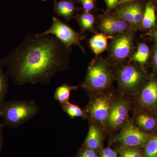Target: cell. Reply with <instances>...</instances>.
<instances>
[{
  "mask_svg": "<svg viewBox=\"0 0 157 157\" xmlns=\"http://www.w3.org/2000/svg\"><path fill=\"white\" fill-rule=\"evenodd\" d=\"M69 51L52 35L30 34L1 60L15 84H48L67 69Z\"/></svg>",
  "mask_w": 157,
  "mask_h": 157,
  "instance_id": "obj_1",
  "label": "cell"
},
{
  "mask_svg": "<svg viewBox=\"0 0 157 157\" xmlns=\"http://www.w3.org/2000/svg\"><path fill=\"white\" fill-rule=\"evenodd\" d=\"M34 100H11L0 103V116L5 126L15 128L28 122L40 111Z\"/></svg>",
  "mask_w": 157,
  "mask_h": 157,
  "instance_id": "obj_2",
  "label": "cell"
},
{
  "mask_svg": "<svg viewBox=\"0 0 157 157\" xmlns=\"http://www.w3.org/2000/svg\"><path fill=\"white\" fill-rule=\"evenodd\" d=\"M112 75L108 66L100 59H95L89 66L87 74L82 85L89 91L106 89L109 87Z\"/></svg>",
  "mask_w": 157,
  "mask_h": 157,
  "instance_id": "obj_3",
  "label": "cell"
},
{
  "mask_svg": "<svg viewBox=\"0 0 157 157\" xmlns=\"http://www.w3.org/2000/svg\"><path fill=\"white\" fill-rule=\"evenodd\" d=\"M52 25L50 28L42 33L39 34V36L52 35L67 48L70 49L72 45H78L81 49L84 50L80 44L84 37L57 17H52Z\"/></svg>",
  "mask_w": 157,
  "mask_h": 157,
  "instance_id": "obj_4",
  "label": "cell"
},
{
  "mask_svg": "<svg viewBox=\"0 0 157 157\" xmlns=\"http://www.w3.org/2000/svg\"><path fill=\"white\" fill-rule=\"evenodd\" d=\"M149 140V135L131 123L124 126L117 137L118 141L124 146L130 147L144 146Z\"/></svg>",
  "mask_w": 157,
  "mask_h": 157,
  "instance_id": "obj_5",
  "label": "cell"
},
{
  "mask_svg": "<svg viewBox=\"0 0 157 157\" xmlns=\"http://www.w3.org/2000/svg\"><path fill=\"white\" fill-rule=\"evenodd\" d=\"M111 106L109 98L103 96L91 101L85 111L93 120L103 124L107 122Z\"/></svg>",
  "mask_w": 157,
  "mask_h": 157,
  "instance_id": "obj_6",
  "label": "cell"
},
{
  "mask_svg": "<svg viewBox=\"0 0 157 157\" xmlns=\"http://www.w3.org/2000/svg\"><path fill=\"white\" fill-rule=\"evenodd\" d=\"M118 80L122 87L127 90H134L141 82L142 75L136 67L132 65L124 66L118 73Z\"/></svg>",
  "mask_w": 157,
  "mask_h": 157,
  "instance_id": "obj_7",
  "label": "cell"
},
{
  "mask_svg": "<svg viewBox=\"0 0 157 157\" xmlns=\"http://www.w3.org/2000/svg\"><path fill=\"white\" fill-rule=\"evenodd\" d=\"M133 34L124 33L116 37L112 42L110 53L116 59H124L129 56L133 47Z\"/></svg>",
  "mask_w": 157,
  "mask_h": 157,
  "instance_id": "obj_8",
  "label": "cell"
},
{
  "mask_svg": "<svg viewBox=\"0 0 157 157\" xmlns=\"http://www.w3.org/2000/svg\"><path fill=\"white\" fill-rule=\"evenodd\" d=\"M128 24L116 14H107L102 17L100 24V29L108 35L121 33L127 30Z\"/></svg>",
  "mask_w": 157,
  "mask_h": 157,
  "instance_id": "obj_9",
  "label": "cell"
},
{
  "mask_svg": "<svg viewBox=\"0 0 157 157\" xmlns=\"http://www.w3.org/2000/svg\"><path fill=\"white\" fill-rule=\"evenodd\" d=\"M128 104L124 101H118L113 104L107 122L111 128H117L123 124L128 113Z\"/></svg>",
  "mask_w": 157,
  "mask_h": 157,
  "instance_id": "obj_10",
  "label": "cell"
},
{
  "mask_svg": "<svg viewBox=\"0 0 157 157\" xmlns=\"http://www.w3.org/2000/svg\"><path fill=\"white\" fill-rule=\"evenodd\" d=\"M76 0H59L54 1L53 9L57 16L63 17L68 21L75 17L79 9L76 6Z\"/></svg>",
  "mask_w": 157,
  "mask_h": 157,
  "instance_id": "obj_11",
  "label": "cell"
},
{
  "mask_svg": "<svg viewBox=\"0 0 157 157\" xmlns=\"http://www.w3.org/2000/svg\"><path fill=\"white\" fill-rule=\"evenodd\" d=\"M140 100L144 106L153 107L157 104V81L152 80L145 86L140 94Z\"/></svg>",
  "mask_w": 157,
  "mask_h": 157,
  "instance_id": "obj_12",
  "label": "cell"
},
{
  "mask_svg": "<svg viewBox=\"0 0 157 157\" xmlns=\"http://www.w3.org/2000/svg\"><path fill=\"white\" fill-rule=\"evenodd\" d=\"M101 140L102 137L100 130L94 125L91 124L84 142L85 148L97 150L101 147Z\"/></svg>",
  "mask_w": 157,
  "mask_h": 157,
  "instance_id": "obj_13",
  "label": "cell"
},
{
  "mask_svg": "<svg viewBox=\"0 0 157 157\" xmlns=\"http://www.w3.org/2000/svg\"><path fill=\"white\" fill-rule=\"evenodd\" d=\"M78 87V86H70L67 83L62 85L56 89L53 95L54 99L61 105L67 103L71 91L76 90Z\"/></svg>",
  "mask_w": 157,
  "mask_h": 157,
  "instance_id": "obj_14",
  "label": "cell"
},
{
  "mask_svg": "<svg viewBox=\"0 0 157 157\" xmlns=\"http://www.w3.org/2000/svg\"><path fill=\"white\" fill-rule=\"evenodd\" d=\"M90 47L96 55L104 52L107 46V40L105 35L99 33L95 35L90 41Z\"/></svg>",
  "mask_w": 157,
  "mask_h": 157,
  "instance_id": "obj_15",
  "label": "cell"
},
{
  "mask_svg": "<svg viewBox=\"0 0 157 157\" xmlns=\"http://www.w3.org/2000/svg\"><path fill=\"white\" fill-rule=\"evenodd\" d=\"M76 20L80 26L82 32L93 31L95 22L94 16L90 12H84L75 15Z\"/></svg>",
  "mask_w": 157,
  "mask_h": 157,
  "instance_id": "obj_16",
  "label": "cell"
},
{
  "mask_svg": "<svg viewBox=\"0 0 157 157\" xmlns=\"http://www.w3.org/2000/svg\"><path fill=\"white\" fill-rule=\"evenodd\" d=\"M141 23L144 28L145 29L151 28L155 25V9L152 4L151 3L147 4Z\"/></svg>",
  "mask_w": 157,
  "mask_h": 157,
  "instance_id": "obj_17",
  "label": "cell"
},
{
  "mask_svg": "<svg viewBox=\"0 0 157 157\" xmlns=\"http://www.w3.org/2000/svg\"><path fill=\"white\" fill-rule=\"evenodd\" d=\"M61 105L63 111L66 113L71 118L75 117L85 118L87 117V115L85 111L76 104H72L68 102Z\"/></svg>",
  "mask_w": 157,
  "mask_h": 157,
  "instance_id": "obj_18",
  "label": "cell"
},
{
  "mask_svg": "<svg viewBox=\"0 0 157 157\" xmlns=\"http://www.w3.org/2000/svg\"><path fill=\"white\" fill-rule=\"evenodd\" d=\"M5 68L2 60H0V103L5 100L9 92V76L5 73Z\"/></svg>",
  "mask_w": 157,
  "mask_h": 157,
  "instance_id": "obj_19",
  "label": "cell"
},
{
  "mask_svg": "<svg viewBox=\"0 0 157 157\" xmlns=\"http://www.w3.org/2000/svg\"><path fill=\"white\" fill-rule=\"evenodd\" d=\"M136 122L141 128L149 131L154 128L156 122L154 118L144 114H140L137 117Z\"/></svg>",
  "mask_w": 157,
  "mask_h": 157,
  "instance_id": "obj_20",
  "label": "cell"
},
{
  "mask_svg": "<svg viewBox=\"0 0 157 157\" xmlns=\"http://www.w3.org/2000/svg\"><path fill=\"white\" fill-rule=\"evenodd\" d=\"M149 56V49L146 44H141L138 46L137 52L132 59L141 64L146 63Z\"/></svg>",
  "mask_w": 157,
  "mask_h": 157,
  "instance_id": "obj_21",
  "label": "cell"
},
{
  "mask_svg": "<svg viewBox=\"0 0 157 157\" xmlns=\"http://www.w3.org/2000/svg\"><path fill=\"white\" fill-rule=\"evenodd\" d=\"M130 9L134 17V25H137L142 22L144 12L142 7L137 2H129Z\"/></svg>",
  "mask_w": 157,
  "mask_h": 157,
  "instance_id": "obj_22",
  "label": "cell"
},
{
  "mask_svg": "<svg viewBox=\"0 0 157 157\" xmlns=\"http://www.w3.org/2000/svg\"><path fill=\"white\" fill-rule=\"evenodd\" d=\"M145 147V157H155L157 155V136L148 140Z\"/></svg>",
  "mask_w": 157,
  "mask_h": 157,
  "instance_id": "obj_23",
  "label": "cell"
},
{
  "mask_svg": "<svg viewBox=\"0 0 157 157\" xmlns=\"http://www.w3.org/2000/svg\"><path fill=\"white\" fill-rule=\"evenodd\" d=\"M119 152L120 157H142L140 151L134 147L123 146Z\"/></svg>",
  "mask_w": 157,
  "mask_h": 157,
  "instance_id": "obj_24",
  "label": "cell"
},
{
  "mask_svg": "<svg viewBox=\"0 0 157 157\" xmlns=\"http://www.w3.org/2000/svg\"><path fill=\"white\" fill-rule=\"evenodd\" d=\"M82 6V9L84 12H90L95 8L97 0H78Z\"/></svg>",
  "mask_w": 157,
  "mask_h": 157,
  "instance_id": "obj_25",
  "label": "cell"
},
{
  "mask_svg": "<svg viewBox=\"0 0 157 157\" xmlns=\"http://www.w3.org/2000/svg\"><path fill=\"white\" fill-rule=\"evenodd\" d=\"M78 157H98L95 151L85 148L80 152Z\"/></svg>",
  "mask_w": 157,
  "mask_h": 157,
  "instance_id": "obj_26",
  "label": "cell"
},
{
  "mask_svg": "<svg viewBox=\"0 0 157 157\" xmlns=\"http://www.w3.org/2000/svg\"><path fill=\"white\" fill-rule=\"evenodd\" d=\"M100 157H117L116 152L109 147L104 148Z\"/></svg>",
  "mask_w": 157,
  "mask_h": 157,
  "instance_id": "obj_27",
  "label": "cell"
},
{
  "mask_svg": "<svg viewBox=\"0 0 157 157\" xmlns=\"http://www.w3.org/2000/svg\"><path fill=\"white\" fill-rule=\"evenodd\" d=\"M107 6V12L114 9L117 6L120 0H104Z\"/></svg>",
  "mask_w": 157,
  "mask_h": 157,
  "instance_id": "obj_28",
  "label": "cell"
},
{
  "mask_svg": "<svg viewBox=\"0 0 157 157\" xmlns=\"http://www.w3.org/2000/svg\"><path fill=\"white\" fill-rule=\"evenodd\" d=\"M5 125L2 123H0V151L2 150V147L3 143V131L4 127Z\"/></svg>",
  "mask_w": 157,
  "mask_h": 157,
  "instance_id": "obj_29",
  "label": "cell"
},
{
  "mask_svg": "<svg viewBox=\"0 0 157 157\" xmlns=\"http://www.w3.org/2000/svg\"><path fill=\"white\" fill-rule=\"evenodd\" d=\"M137 1H139V0H120L119 2L118 3L117 6H117H120L121 5L126 4V3L137 2Z\"/></svg>",
  "mask_w": 157,
  "mask_h": 157,
  "instance_id": "obj_30",
  "label": "cell"
},
{
  "mask_svg": "<svg viewBox=\"0 0 157 157\" xmlns=\"http://www.w3.org/2000/svg\"><path fill=\"white\" fill-rule=\"evenodd\" d=\"M154 63L155 65L157 67V47L155 52L154 55Z\"/></svg>",
  "mask_w": 157,
  "mask_h": 157,
  "instance_id": "obj_31",
  "label": "cell"
},
{
  "mask_svg": "<svg viewBox=\"0 0 157 157\" xmlns=\"http://www.w3.org/2000/svg\"><path fill=\"white\" fill-rule=\"evenodd\" d=\"M153 36L155 41L157 42V29L155 31L154 33Z\"/></svg>",
  "mask_w": 157,
  "mask_h": 157,
  "instance_id": "obj_32",
  "label": "cell"
},
{
  "mask_svg": "<svg viewBox=\"0 0 157 157\" xmlns=\"http://www.w3.org/2000/svg\"><path fill=\"white\" fill-rule=\"evenodd\" d=\"M42 1H43V2H46L47 0H42Z\"/></svg>",
  "mask_w": 157,
  "mask_h": 157,
  "instance_id": "obj_33",
  "label": "cell"
},
{
  "mask_svg": "<svg viewBox=\"0 0 157 157\" xmlns=\"http://www.w3.org/2000/svg\"><path fill=\"white\" fill-rule=\"evenodd\" d=\"M54 1H58V0H54Z\"/></svg>",
  "mask_w": 157,
  "mask_h": 157,
  "instance_id": "obj_34",
  "label": "cell"
},
{
  "mask_svg": "<svg viewBox=\"0 0 157 157\" xmlns=\"http://www.w3.org/2000/svg\"><path fill=\"white\" fill-rule=\"evenodd\" d=\"M155 157H157V155Z\"/></svg>",
  "mask_w": 157,
  "mask_h": 157,
  "instance_id": "obj_35",
  "label": "cell"
}]
</instances>
